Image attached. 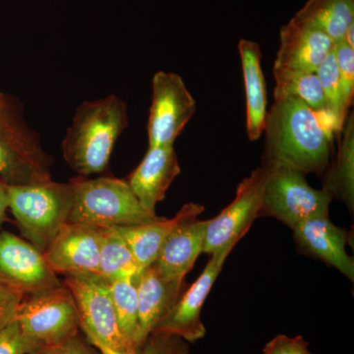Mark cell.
<instances>
[{
  "mask_svg": "<svg viewBox=\"0 0 354 354\" xmlns=\"http://www.w3.org/2000/svg\"><path fill=\"white\" fill-rule=\"evenodd\" d=\"M263 164L283 165L306 174L327 169L335 128L327 113L298 100H274L265 124Z\"/></svg>",
  "mask_w": 354,
  "mask_h": 354,
  "instance_id": "6da1fadb",
  "label": "cell"
},
{
  "mask_svg": "<svg viewBox=\"0 0 354 354\" xmlns=\"http://www.w3.org/2000/svg\"><path fill=\"white\" fill-rule=\"evenodd\" d=\"M127 127V104L118 95L83 102L62 141L65 162L80 176L102 174Z\"/></svg>",
  "mask_w": 354,
  "mask_h": 354,
  "instance_id": "7a4b0ae2",
  "label": "cell"
},
{
  "mask_svg": "<svg viewBox=\"0 0 354 354\" xmlns=\"http://www.w3.org/2000/svg\"><path fill=\"white\" fill-rule=\"evenodd\" d=\"M70 181L73 192L67 223L111 228L145 225L160 218L142 206L127 180L80 176Z\"/></svg>",
  "mask_w": 354,
  "mask_h": 354,
  "instance_id": "3957f363",
  "label": "cell"
},
{
  "mask_svg": "<svg viewBox=\"0 0 354 354\" xmlns=\"http://www.w3.org/2000/svg\"><path fill=\"white\" fill-rule=\"evenodd\" d=\"M71 181L8 185L9 209L23 236L46 252L60 228L68 221L72 204Z\"/></svg>",
  "mask_w": 354,
  "mask_h": 354,
  "instance_id": "277c9868",
  "label": "cell"
},
{
  "mask_svg": "<svg viewBox=\"0 0 354 354\" xmlns=\"http://www.w3.org/2000/svg\"><path fill=\"white\" fill-rule=\"evenodd\" d=\"M51 158L15 102L0 100V179L7 185L51 179Z\"/></svg>",
  "mask_w": 354,
  "mask_h": 354,
  "instance_id": "5b68a950",
  "label": "cell"
},
{
  "mask_svg": "<svg viewBox=\"0 0 354 354\" xmlns=\"http://www.w3.org/2000/svg\"><path fill=\"white\" fill-rule=\"evenodd\" d=\"M27 295L16 321L34 353L78 335L80 317L66 286L62 283Z\"/></svg>",
  "mask_w": 354,
  "mask_h": 354,
  "instance_id": "8992f818",
  "label": "cell"
},
{
  "mask_svg": "<svg viewBox=\"0 0 354 354\" xmlns=\"http://www.w3.org/2000/svg\"><path fill=\"white\" fill-rule=\"evenodd\" d=\"M267 169L260 216L276 218L291 230L304 221L329 216L332 193L317 190L304 174L283 165L263 164Z\"/></svg>",
  "mask_w": 354,
  "mask_h": 354,
  "instance_id": "52a82bcc",
  "label": "cell"
},
{
  "mask_svg": "<svg viewBox=\"0 0 354 354\" xmlns=\"http://www.w3.org/2000/svg\"><path fill=\"white\" fill-rule=\"evenodd\" d=\"M64 286L75 301L80 329L88 342L132 353L121 334L109 281L97 274H66Z\"/></svg>",
  "mask_w": 354,
  "mask_h": 354,
  "instance_id": "ba28073f",
  "label": "cell"
},
{
  "mask_svg": "<svg viewBox=\"0 0 354 354\" xmlns=\"http://www.w3.org/2000/svg\"><path fill=\"white\" fill-rule=\"evenodd\" d=\"M196 111V102L178 74L158 71L153 77L149 114V147L174 146Z\"/></svg>",
  "mask_w": 354,
  "mask_h": 354,
  "instance_id": "9c48e42d",
  "label": "cell"
},
{
  "mask_svg": "<svg viewBox=\"0 0 354 354\" xmlns=\"http://www.w3.org/2000/svg\"><path fill=\"white\" fill-rule=\"evenodd\" d=\"M267 169L264 165L251 172L237 187L234 201L207 223L203 253L234 249L250 228L262 209Z\"/></svg>",
  "mask_w": 354,
  "mask_h": 354,
  "instance_id": "30bf717a",
  "label": "cell"
},
{
  "mask_svg": "<svg viewBox=\"0 0 354 354\" xmlns=\"http://www.w3.org/2000/svg\"><path fill=\"white\" fill-rule=\"evenodd\" d=\"M232 251L227 248L212 254L199 278L186 288L153 333L177 335L187 342H196L205 337L206 328L201 320L202 307Z\"/></svg>",
  "mask_w": 354,
  "mask_h": 354,
  "instance_id": "8fae6325",
  "label": "cell"
},
{
  "mask_svg": "<svg viewBox=\"0 0 354 354\" xmlns=\"http://www.w3.org/2000/svg\"><path fill=\"white\" fill-rule=\"evenodd\" d=\"M0 281L25 295L62 285L44 253L8 232H0Z\"/></svg>",
  "mask_w": 354,
  "mask_h": 354,
  "instance_id": "7c38bea8",
  "label": "cell"
},
{
  "mask_svg": "<svg viewBox=\"0 0 354 354\" xmlns=\"http://www.w3.org/2000/svg\"><path fill=\"white\" fill-rule=\"evenodd\" d=\"M104 230L81 223H65L44 253L50 269L57 274H99Z\"/></svg>",
  "mask_w": 354,
  "mask_h": 354,
  "instance_id": "4fadbf2b",
  "label": "cell"
},
{
  "mask_svg": "<svg viewBox=\"0 0 354 354\" xmlns=\"http://www.w3.org/2000/svg\"><path fill=\"white\" fill-rule=\"evenodd\" d=\"M333 39L300 14L281 28L274 69L316 72L334 48Z\"/></svg>",
  "mask_w": 354,
  "mask_h": 354,
  "instance_id": "5bb4252c",
  "label": "cell"
},
{
  "mask_svg": "<svg viewBox=\"0 0 354 354\" xmlns=\"http://www.w3.org/2000/svg\"><path fill=\"white\" fill-rule=\"evenodd\" d=\"M135 285L138 301L137 348H139L187 288L185 283L179 285L167 281L155 264L137 274Z\"/></svg>",
  "mask_w": 354,
  "mask_h": 354,
  "instance_id": "9a60e30c",
  "label": "cell"
},
{
  "mask_svg": "<svg viewBox=\"0 0 354 354\" xmlns=\"http://www.w3.org/2000/svg\"><path fill=\"white\" fill-rule=\"evenodd\" d=\"M179 174L180 165L174 146L149 147L145 157L127 181L142 206L156 213V206L165 199Z\"/></svg>",
  "mask_w": 354,
  "mask_h": 354,
  "instance_id": "2e32d148",
  "label": "cell"
},
{
  "mask_svg": "<svg viewBox=\"0 0 354 354\" xmlns=\"http://www.w3.org/2000/svg\"><path fill=\"white\" fill-rule=\"evenodd\" d=\"M292 230L295 241L304 253L332 266L353 281L354 262L346 250L348 232L335 225L329 216L304 221Z\"/></svg>",
  "mask_w": 354,
  "mask_h": 354,
  "instance_id": "e0dca14e",
  "label": "cell"
},
{
  "mask_svg": "<svg viewBox=\"0 0 354 354\" xmlns=\"http://www.w3.org/2000/svg\"><path fill=\"white\" fill-rule=\"evenodd\" d=\"M208 221L198 218L184 221L171 232L155 262L167 281L184 283V278L203 253Z\"/></svg>",
  "mask_w": 354,
  "mask_h": 354,
  "instance_id": "ac0fdd59",
  "label": "cell"
},
{
  "mask_svg": "<svg viewBox=\"0 0 354 354\" xmlns=\"http://www.w3.org/2000/svg\"><path fill=\"white\" fill-rule=\"evenodd\" d=\"M204 207L195 203L184 205L171 218H162L132 227H115L127 241L140 269L155 264L169 235L180 223L198 218Z\"/></svg>",
  "mask_w": 354,
  "mask_h": 354,
  "instance_id": "d6986e66",
  "label": "cell"
},
{
  "mask_svg": "<svg viewBox=\"0 0 354 354\" xmlns=\"http://www.w3.org/2000/svg\"><path fill=\"white\" fill-rule=\"evenodd\" d=\"M246 95V128L250 141H257L267 120V87L259 44L242 39L239 44Z\"/></svg>",
  "mask_w": 354,
  "mask_h": 354,
  "instance_id": "ffe728a7",
  "label": "cell"
},
{
  "mask_svg": "<svg viewBox=\"0 0 354 354\" xmlns=\"http://www.w3.org/2000/svg\"><path fill=\"white\" fill-rule=\"evenodd\" d=\"M326 189L339 197L351 212L354 208V118L348 114L339 131V149L334 165L326 176Z\"/></svg>",
  "mask_w": 354,
  "mask_h": 354,
  "instance_id": "44dd1931",
  "label": "cell"
},
{
  "mask_svg": "<svg viewBox=\"0 0 354 354\" xmlns=\"http://www.w3.org/2000/svg\"><path fill=\"white\" fill-rule=\"evenodd\" d=\"M325 32L333 41H342L354 24V0H308L297 12Z\"/></svg>",
  "mask_w": 354,
  "mask_h": 354,
  "instance_id": "7402d4cb",
  "label": "cell"
},
{
  "mask_svg": "<svg viewBox=\"0 0 354 354\" xmlns=\"http://www.w3.org/2000/svg\"><path fill=\"white\" fill-rule=\"evenodd\" d=\"M141 272L129 246L115 227L104 228L100 252L99 274L106 281L135 279Z\"/></svg>",
  "mask_w": 354,
  "mask_h": 354,
  "instance_id": "603a6c76",
  "label": "cell"
},
{
  "mask_svg": "<svg viewBox=\"0 0 354 354\" xmlns=\"http://www.w3.org/2000/svg\"><path fill=\"white\" fill-rule=\"evenodd\" d=\"M274 99L298 100L315 113H326L325 99L316 72L286 71L274 69Z\"/></svg>",
  "mask_w": 354,
  "mask_h": 354,
  "instance_id": "cb8c5ba5",
  "label": "cell"
},
{
  "mask_svg": "<svg viewBox=\"0 0 354 354\" xmlns=\"http://www.w3.org/2000/svg\"><path fill=\"white\" fill-rule=\"evenodd\" d=\"M109 283L121 334L130 351H135L138 335V301L135 279H118Z\"/></svg>",
  "mask_w": 354,
  "mask_h": 354,
  "instance_id": "d4e9b609",
  "label": "cell"
},
{
  "mask_svg": "<svg viewBox=\"0 0 354 354\" xmlns=\"http://www.w3.org/2000/svg\"><path fill=\"white\" fill-rule=\"evenodd\" d=\"M316 74L322 88L326 111L332 118L337 132H339L348 116L349 108L344 100L334 48L316 70Z\"/></svg>",
  "mask_w": 354,
  "mask_h": 354,
  "instance_id": "484cf974",
  "label": "cell"
},
{
  "mask_svg": "<svg viewBox=\"0 0 354 354\" xmlns=\"http://www.w3.org/2000/svg\"><path fill=\"white\" fill-rule=\"evenodd\" d=\"M101 354H189L188 342L177 335L165 334V333H152L145 342L132 353H122L114 351L99 344L88 342Z\"/></svg>",
  "mask_w": 354,
  "mask_h": 354,
  "instance_id": "4316f807",
  "label": "cell"
},
{
  "mask_svg": "<svg viewBox=\"0 0 354 354\" xmlns=\"http://www.w3.org/2000/svg\"><path fill=\"white\" fill-rule=\"evenodd\" d=\"M335 59L341 77L344 100L348 108L353 104L354 95V48L344 39L334 44Z\"/></svg>",
  "mask_w": 354,
  "mask_h": 354,
  "instance_id": "83f0119b",
  "label": "cell"
},
{
  "mask_svg": "<svg viewBox=\"0 0 354 354\" xmlns=\"http://www.w3.org/2000/svg\"><path fill=\"white\" fill-rule=\"evenodd\" d=\"M25 293L0 281V332L13 324Z\"/></svg>",
  "mask_w": 354,
  "mask_h": 354,
  "instance_id": "f1b7e54d",
  "label": "cell"
},
{
  "mask_svg": "<svg viewBox=\"0 0 354 354\" xmlns=\"http://www.w3.org/2000/svg\"><path fill=\"white\" fill-rule=\"evenodd\" d=\"M308 346L301 335L290 337L279 335L266 344L263 354H312Z\"/></svg>",
  "mask_w": 354,
  "mask_h": 354,
  "instance_id": "f546056e",
  "label": "cell"
},
{
  "mask_svg": "<svg viewBox=\"0 0 354 354\" xmlns=\"http://www.w3.org/2000/svg\"><path fill=\"white\" fill-rule=\"evenodd\" d=\"M32 346L26 341L17 321L0 332V354H32Z\"/></svg>",
  "mask_w": 354,
  "mask_h": 354,
  "instance_id": "4dcf8cb0",
  "label": "cell"
},
{
  "mask_svg": "<svg viewBox=\"0 0 354 354\" xmlns=\"http://www.w3.org/2000/svg\"><path fill=\"white\" fill-rule=\"evenodd\" d=\"M34 354H97V349L88 342L83 341L78 335L65 339L55 346L39 351ZM101 354V353H100Z\"/></svg>",
  "mask_w": 354,
  "mask_h": 354,
  "instance_id": "1f68e13d",
  "label": "cell"
},
{
  "mask_svg": "<svg viewBox=\"0 0 354 354\" xmlns=\"http://www.w3.org/2000/svg\"><path fill=\"white\" fill-rule=\"evenodd\" d=\"M9 209L8 185L0 179V228L6 221V212Z\"/></svg>",
  "mask_w": 354,
  "mask_h": 354,
  "instance_id": "d6a6232c",
  "label": "cell"
},
{
  "mask_svg": "<svg viewBox=\"0 0 354 354\" xmlns=\"http://www.w3.org/2000/svg\"><path fill=\"white\" fill-rule=\"evenodd\" d=\"M353 32L354 24L351 25V27L348 28V31H346V35H344V39L346 41V44H349L351 48H354Z\"/></svg>",
  "mask_w": 354,
  "mask_h": 354,
  "instance_id": "836d02e7",
  "label": "cell"
},
{
  "mask_svg": "<svg viewBox=\"0 0 354 354\" xmlns=\"http://www.w3.org/2000/svg\"><path fill=\"white\" fill-rule=\"evenodd\" d=\"M6 97V95L2 94V93H1V92H0V100L3 99V97Z\"/></svg>",
  "mask_w": 354,
  "mask_h": 354,
  "instance_id": "e575fe53",
  "label": "cell"
}]
</instances>
